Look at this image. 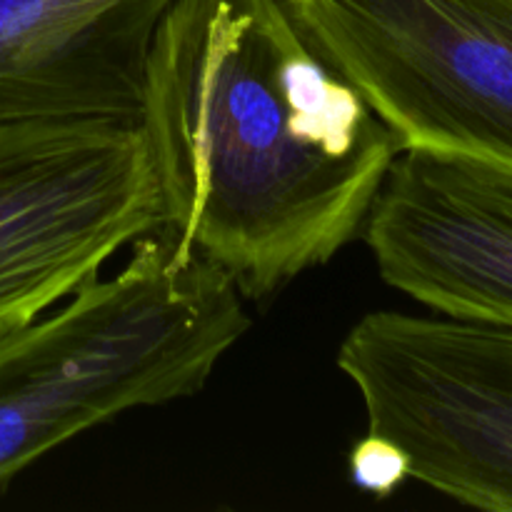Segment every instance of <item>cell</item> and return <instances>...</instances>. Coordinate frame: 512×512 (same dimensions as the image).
Listing matches in <instances>:
<instances>
[{"mask_svg":"<svg viewBox=\"0 0 512 512\" xmlns=\"http://www.w3.org/2000/svg\"><path fill=\"white\" fill-rule=\"evenodd\" d=\"M363 240L390 288L445 318L512 328V173L400 150Z\"/></svg>","mask_w":512,"mask_h":512,"instance_id":"cell-6","label":"cell"},{"mask_svg":"<svg viewBox=\"0 0 512 512\" xmlns=\"http://www.w3.org/2000/svg\"><path fill=\"white\" fill-rule=\"evenodd\" d=\"M160 225L140 123H0V340Z\"/></svg>","mask_w":512,"mask_h":512,"instance_id":"cell-5","label":"cell"},{"mask_svg":"<svg viewBox=\"0 0 512 512\" xmlns=\"http://www.w3.org/2000/svg\"><path fill=\"white\" fill-rule=\"evenodd\" d=\"M348 473L355 490L385 500L403 488L410 478V465L400 445L378 433H368L350 450Z\"/></svg>","mask_w":512,"mask_h":512,"instance_id":"cell-8","label":"cell"},{"mask_svg":"<svg viewBox=\"0 0 512 512\" xmlns=\"http://www.w3.org/2000/svg\"><path fill=\"white\" fill-rule=\"evenodd\" d=\"M248 328L218 265L163 228L138 238L120 273L0 340V493L95 425L195 398Z\"/></svg>","mask_w":512,"mask_h":512,"instance_id":"cell-2","label":"cell"},{"mask_svg":"<svg viewBox=\"0 0 512 512\" xmlns=\"http://www.w3.org/2000/svg\"><path fill=\"white\" fill-rule=\"evenodd\" d=\"M140 128L160 228L245 300L360 238L400 153L285 0H173L145 60Z\"/></svg>","mask_w":512,"mask_h":512,"instance_id":"cell-1","label":"cell"},{"mask_svg":"<svg viewBox=\"0 0 512 512\" xmlns=\"http://www.w3.org/2000/svg\"><path fill=\"white\" fill-rule=\"evenodd\" d=\"M400 150L512 173V0H285Z\"/></svg>","mask_w":512,"mask_h":512,"instance_id":"cell-3","label":"cell"},{"mask_svg":"<svg viewBox=\"0 0 512 512\" xmlns=\"http://www.w3.org/2000/svg\"><path fill=\"white\" fill-rule=\"evenodd\" d=\"M173 0H0V123H140L145 60Z\"/></svg>","mask_w":512,"mask_h":512,"instance_id":"cell-7","label":"cell"},{"mask_svg":"<svg viewBox=\"0 0 512 512\" xmlns=\"http://www.w3.org/2000/svg\"><path fill=\"white\" fill-rule=\"evenodd\" d=\"M338 368L368 433L400 445L410 478L512 512V328L378 310L348 330Z\"/></svg>","mask_w":512,"mask_h":512,"instance_id":"cell-4","label":"cell"}]
</instances>
